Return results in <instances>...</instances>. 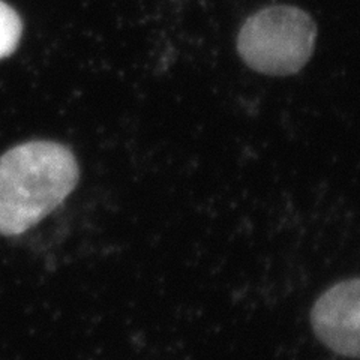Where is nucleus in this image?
<instances>
[{"instance_id":"f257e3e1","label":"nucleus","mask_w":360,"mask_h":360,"mask_svg":"<svg viewBox=\"0 0 360 360\" xmlns=\"http://www.w3.org/2000/svg\"><path fill=\"white\" fill-rule=\"evenodd\" d=\"M74 153L54 141H27L0 156V234L18 236L59 207L78 184Z\"/></svg>"},{"instance_id":"f03ea898","label":"nucleus","mask_w":360,"mask_h":360,"mask_svg":"<svg viewBox=\"0 0 360 360\" xmlns=\"http://www.w3.org/2000/svg\"><path fill=\"white\" fill-rule=\"evenodd\" d=\"M317 26L296 6L274 5L258 11L239 32L238 50L252 70L284 77L300 71L314 53Z\"/></svg>"},{"instance_id":"7ed1b4c3","label":"nucleus","mask_w":360,"mask_h":360,"mask_svg":"<svg viewBox=\"0 0 360 360\" xmlns=\"http://www.w3.org/2000/svg\"><path fill=\"white\" fill-rule=\"evenodd\" d=\"M312 329L332 352L360 359V278L323 292L312 308Z\"/></svg>"},{"instance_id":"20e7f679","label":"nucleus","mask_w":360,"mask_h":360,"mask_svg":"<svg viewBox=\"0 0 360 360\" xmlns=\"http://www.w3.org/2000/svg\"><path fill=\"white\" fill-rule=\"evenodd\" d=\"M22 35V21L15 11L0 0V59L17 49Z\"/></svg>"}]
</instances>
